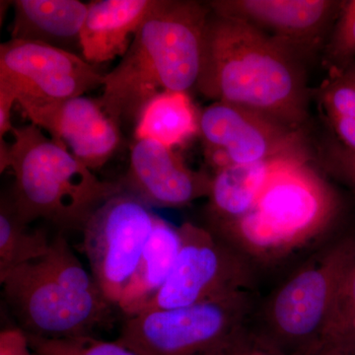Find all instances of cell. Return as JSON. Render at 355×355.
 <instances>
[{
    "label": "cell",
    "instance_id": "cell-4",
    "mask_svg": "<svg viewBox=\"0 0 355 355\" xmlns=\"http://www.w3.org/2000/svg\"><path fill=\"white\" fill-rule=\"evenodd\" d=\"M11 135L12 144H0V172L13 171L11 202L26 225L44 219L83 231L96 210L123 191L120 182L100 180L37 125L13 128Z\"/></svg>",
    "mask_w": 355,
    "mask_h": 355
},
{
    "label": "cell",
    "instance_id": "cell-21",
    "mask_svg": "<svg viewBox=\"0 0 355 355\" xmlns=\"http://www.w3.org/2000/svg\"><path fill=\"white\" fill-rule=\"evenodd\" d=\"M41 261L51 277L77 298L97 307H114L105 297L93 275L76 258L64 236L58 235L51 241L48 253Z\"/></svg>",
    "mask_w": 355,
    "mask_h": 355
},
{
    "label": "cell",
    "instance_id": "cell-22",
    "mask_svg": "<svg viewBox=\"0 0 355 355\" xmlns=\"http://www.w3.org/2000/svg\"><path fill=\"white\" fill-rule=\"evenodd\" d=\"M324 108L342 146L355 153V85L330 76L322 92Z\"/></svg>",
    "mask_w": 355,
    "mask_h": 355
},
{
    "label": "cell",
    "instance_id": "cell-29",
    "mask_svg": "<svg viewBox=\"0 0 355 355\" xmlns=\"http://www.w3.org/2000/svg\"><path fill=\"white\" fill-rule=\"evenodd\" d=\"M17 104V98L10 91L0 88V137L3 139L7 133L13 130L11 123V113L13 105Z\"/></svg>",
    "mask_w": 355,
    "mask_h": 355
},
{
    "label": "cell",
    "instance_id": "cell-2",
    "mask_svg": "<svg viewBox=\"0 0 355 355\" xmlns=\"http://www.w3.org/2000/svg\"><path fill=\"white\" fill-rule=\"evenodd\" d=\"M209 4L156 0L127 53L105 74L103 110L119 125L135 123L155 96L196 87L202 67Z\"/></svg>",
    "mask_w": 355,
    "mask_h": 355
},
{
    "label": "cell",
    "instance_id": "cell-13",
    "mask_svg": "<svg viewBox=\"0 0 355 355\" xmlns=\"http://www.w3.org/2000/svg\"><path fill=\"white\" fill-rule=\"evenodd\" d=\"M211 180L207 173L191 169L175 149L135 139L127 174L120 183L149 207L180 209L209 197Z\"/></svg>",
    "mask_w": 355,
    "mask_h": 355
},
{
    "label": "cell",
    "instance_id": "cell-11",
    "mask_svg": "<svg viewBox=\"0 0 355 355\" xmlns=\"http://www.w3.org/2000/svg\"><path fill=\"white\" fill-rule=\"evenodd\" d=\"M104 79L95 65L76 53L20 40L0 44V88L17 100L64 101L103 87Z\"/></svg>",
    "mask_w": 355,
    "mask_h": 355
},
{
    "label": "cell",
    "instance_id": "cell-26",
    "mask_svg": "<svg viewBox=\"0 0 355 355\" xmlns=\"http://www.w3.org/2000/svg\"><path fill=\"white\" fill-rule=\"evenodd\" d=\"M198 355H286L261 336L251 324L236 329L216 345Z\"/></svg>",
    "mask_w": 355,
    "mask_h": 355
},
{
    "label": "cell",
    "instance_id": "cell-8",
    "mask_svg": "<svg viewBox=\"0 0 355 355\" xmlns=\"http://www.w3.org/2000/svg\"><path fill=\"white\" fill-rule=\"evenodd\" d=\"M151 207L127 191L106 200L83 229L84 253L105 297L118 305L155 224Z\"/></svg>",
    "mask_w": 355,
    "mask_h": 355
},
{
    "label": "cell",
    "instance_id": "cell-32",
    "mask_svg": "<svg viewBox=\"0 0 355 355\" xmlns=\"http://www.w3.org/2000/svg\"><path fill=\"white\" fill-rule=\"evenodd\" d=\"M31 355H37V354H35L34 352H32V354Z\"/></svg>",
    "mask_w": 355,
    "mask_h": 355
},
{
    "label": "cell",
    "instance_id": "cell-12",
    "mask_svg": "<svg viewBox=\"0 0 355 355\" xmlns=\"http://www.w3.org/2000/svg\"><path fill=\"white\" fill-rule=\"evenodd\" d=\"M17 104L33 125L46 130L89 169H100L120 146V125L99 100L86 96L58 102L20 98Z\"/></svg>",
    "mask_w": 355,
    "mask_h": 355
},
{
    "label": "cell",
    "instance_id": "cell-3",
    "mask_svg": "<svg viewBox=\"0 0 355 355\" xmlns=\"http://www.w3.org/2000/svg\"><path fill=\"white\" fill-rule=\"evenodd\" d=\"M340 212L333 187L308 154L286 159L245 216L209 228L254 268L273 266L328 234Z\"/></svg>",
    "mask_w": 355,
    "mask_h": 355
},
{
    "label": "cell",
    "instance_id": "cell-30",
    "mask_svg": "<svg viewBox=\"0 0 355 355\" xmlns=\"http://www.w3.org/2000/svg\"><path fill=\"white\" fill-rule=\"evenodd\" d=\"M313 355H355V345L324 343Z\"/></svg>",
    "mask_w": 355,
    "mask_h": 355
},
{
    "label": "cell",
    "instance_id": "cell-7",
    "mask_svg": "<svg viewBox=\"0 0 355 355\" xmlns=\"http://www.w3.org/2000/svg\"><path fill=\"white\" fill-rule=\"evenodd\" d=\"M179 227L181 245L174 268L141 312L186 307L257 291V270L239 252L209 228L191 222Z\"/></svg>",
    "mask_w": 355,
    "mask_h": 355
},
{
    "label": "cell",
    "instance_id": "cell-10",
    "mask_svg": "<svg viewBox=\"0 0 355 355\" xmlns=\"http://www.w3.org/2000/svg\"><path fill=\"white\" fill-rule=\"evenodd\" d=\"M205 156L214 172L233 165L307 153L297 128L268 114L224 102L200 113Z\"/></svg>",
    "mask_w": 355,
    "mask_h": 355
},
{
    "label": "cell",
    "instance_id": "cell-15",
    "mask_svg": "<svg viewBox=\"0 0 355 355\" xmlns=\"http://www.w3.org/2000/svg\"><path fill=\"white\" fill-rule=\"evenodd\" d=\"M156 0L89 2L81 31V57L96 65L123 57Z\"/></svg>",
    "mask_w": 355,
    "mask_h": 355
},
{
    "label": "cell",
    "instance_id": "cell-18",
    "mask_svg": "<svg viewBox=\"0 0 355 355\" xmlns=\"http://www.w3.org/2000/svg\"><path fill=\"white\" fill-rule=\"evenodd\" d=\"M308 154V153H301ZM279 156L260 162L233 165L214 172L209 195V228L234 221L247 214L270 175L286 159Z\"/></svg>",
    "mask_w": 355,
    "mask_h": 355
},
{
    "label": "cell",
    "instance_id": "cell-24",
    "mask_svg": "<svg viewBox=\"0 0 355 355\" xmlns=\"http://www.w3.org/2000/svg\"><path fill=\"white\" fill-rule=\"evenodd\" d=\"M37 355H135L118 342H105L91 336L49 338L27 334Z\"/></svg>",
    "mask_w": 355,
    "mask_h": 355
},
{
    "label": "cell",
    "instance_id": "cell-19",
    "mask_svg": "<svg viewBox=\"0 0 355 355\" xmlns=\"http://www.w3.org/2000/svg\"><path fill=\"white\" fill-rule=\"evenodd\" d=\"M200 133V113L188 92L167 91L150 100L135 121V139L175 149Z\"/></svg>",
    "mask_w": 355,
    "mask_h": 355
},
{
    "label": "cell",
    "instance_id": "cell-9",
    "mask_svg": "<svg viewBox=\"0 0 355 355\" xmlns=\"http://www.w3.org/2000/svg\"><path fill=\"white\" fill-rule=\"evenodd\" d=\"M4 297L31 335L49 338L90 336L108 323L113 308L84 302L64 288L41 259L18 266L0 279Z\"/></svg>",
    "mask_w": 355,
    "mask_h": 355
},
{
    "label": "cell",
    "instance_id": "cell-23",
    "mask_svg": "<svg viewBox=\"0 0 355 355\" xmlns=\"http://www.w3.org/2000/svg\"><path fill=\"white\" fill-rule=\"evenodd\" d=\"M324 343L355 345V253L340 279Z\"/></svg>",
    "mask_w": 355,
    "mask_h": 355
},
{
    "label": "cell",
    "instance_id": "cell-16",
    "mask_svg": "<svg viewBox=\"0 0 355 355\" xmlns=\"http://www.w3.org/2000/svg\"><path fill=\"white\" fill-rule=\"evenodd\" d=\"M11 39L81 53L88 3L78 0H15Z\"/></svg>",
    "mask_w": 355,
    "mask_h": 355
},
{
    "label": "cell",
    "instance_id": "cell-31",
    "mask_svg": "<svg viewBox=\"0 0 355 355\" xmlns=\"http://www.w3.org/2000/svg\"><path fill=\"white\" fill-rule=\"evenodd\" d=\"M338 76L343 77V79L349 81V83H354L355 85V62L354 64L350 65L349 69L345 70L343 74Z\"/></svg>",
    "mask_w": 355,
    "mask_h": 355
},
{
    "label": "cell",
    "instance_id": "cell-17",
    "mask_svg": "<svg viewBox=\"0 0 355 355\" xmlns=\"http://www.w3.org/2000/svg\"><path fill=\"white\" fill-rule=\"evenodd\" d=\"M181 245L179 226L157 216L132 279L116 307L128 317L139 314L169 279Z\"/></svg>",
    "mask_w": 355,
    "mask_h": 355
},
{
    "label": "cell",
    "instance_id": "cell-27",
    "mask_svg": "<svg viewBox=\"0 0 355 355\" xmlns=\"http://www.w3.org/2000/svg\"><path fill=\"white\" fill-rule=\"evenodd\" d=\"M32 352L23 329H6L0 334V355H31Z\"/></svg>",
    "mask_w": 355,
    "mask_h": 355
},
{
    "label": "cell",
    "instance_id": "cell-25",
    "mask_svg": "<svg viewBox=\"0 0 355 355\" xmlns=\"http://www.w3.org/2000/svg\"><path fill=\"white\" fill-rule=\"evenodd\" d=\"M330 76L343 74L355 62V0L343 2L326 51Z\"/></svg>",
    "mask_w": 355,
    "mask_h": 355
},
{
    "label": "cell",
    "instance_id": "cell-20",
    "mask_svg": "<svg viewBox=\"0 0 355 355\" xmlns=\"http://www.w3.org/2000/svg\"><path fill=\"white\" fill-rule=\"evenodd\" d=\"M51 241L42 230H28L16 214L12 202L0 203V279L18 266L39 260L48 253Z\"/></svg>",
    "mask_w": 355,
    "mask_h": 355
},
{
    "label": "cell",
    "instance_id": "cell-5",
    "mask_svg": "<svg viewBox=\"0 0 355 355\" xmlns=\"http://www.w3.org/2000/svg\"><path fill=\"white\" fill-rule=\"evenodd\" d=\"M355 253V230L319 248L261 302L250 324L286 355H313L324 333L343 272Z\"/></svg>",
    "mask_w": 355,
    "mask_h": 355
},
{
    "label": "cell",
    "instance_id": "cell-28",
    "mask_svg": "<svg viewBox=\"0 0 355 355\" xmlns=\"http://www.w3.org/2000/svg\"><path fill=\"white\" fill-rule=\"evenodd\" d=\"M333 168L336 174L355 191V153L338 147L334 155Z\"/></svg>",
    "mask_w": 355,
    "mask_h": 355
},
{
    "label": "cell",
    "instance_id": "cell-6",
    "mask_svg": "<svg viewBox=\"0 0 355 355\" xmlns=\"http://www.w3.org/2000/svg\"><path fill=\"white\" fill-rule=\"evenodd\" d=\"M256 292L128 317L116 342L135 355H198L251 321Z\"/></svg>",
    "mask_w": 355,
    "mask_h": 355
},
{
    "label": "cell",
    "instance_id": "cell-1",
    "mask_svg": "<svg viewBox=\"0 0 355 355\" xmlns=\"http://www.w3.org/2000/svg\"><path fill=\"white\" fill-rule=\"evenodd\" d=\"M297 51L245 21L211 11L196 88L214 102L254 110L297 128L308 110Z\"/></svg>",
    "mask_w": 355,
    "mask_h": 355
},
{
    "label": "cell",
    "instance_id": "cell-14",
    "mask_svg": "<svg viewBox=\"0 0 355 355\" xmlns=\"http://www.w3.org/2000/svg\"><path fill=\"white\" fill-rule=\"evenodd\" d=\"M331 0H216L212 12L245 21L297 51L312 48L340 13Z\"/></svg>",
    "mask_w": 355,
    "mask_h": 355
}]
</instances>
